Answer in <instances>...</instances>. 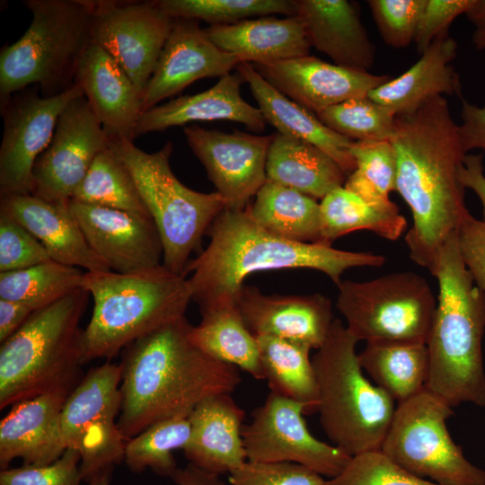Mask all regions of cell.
<instances>
[{
    "label": "cell",
    "instance_id": "cell-1",
    "mask_svg": "<svg viewBox=\"0 0 485 485\" xmlns=\"http://www.w3.org/2000/svg\"><path fill=\"white\" fill-rule=\"evenodd\" d=\"M390 141L397 161L395 191L413 217L405 242L410 257L429 270L438 249L470 213L459 178L468 153L445 96L395 116Z\"/></svg>",
    "mask_w": 485,
    "mask_h": 485
},
{
    "label": "cell",
    "instance_id": "cell-2",
    "mask_svg": "<svg viewBox=\"0 0 485 485\" xmlns=\"http://www.w3.org/2000/svg\"><path fill=\"white\" fill-rule=\"evenodd\" d=\"M191 326L183 317L124 349L118 425L125 441L158 421L190 415L204 399L231 393L240 384L236 366L192 343Z\"/></svg>",
    "mask_w": 485,
    "mask_h": 485
},
{
    "label": "cell",
    "instance_id": "cell-3",
    "mask_svg": "<svg viewBox=\"0 0 485 485\" xmlns=\"http://www.w3.org/2000/svg\"><path fill=\"white\" fill-rule=\"evenodd\" d=\"M207 249L190 260L183 276L192 300L203 312L225 301L236 302L246 277L253 272L312 269L326 274L337 286L341 275L354 267H380L385 257L355 252L321 243L297 242L260 226L247 208L225 207L209 226Z\"/></svg>",
    "mask_w": 485,
    "mask_h": 485
},
{
    "label": "cell",
    "instance_id": "cell-4",
    "mask_svg": "<svg viewBox=\"0 0 485 485\" xmlns=\"http://www.w3.org/2000/svg\"><path fill=\"white\" fill-rule=\"evenodd\" d=\"M428 271L438 281L439 294L426 344V388L453 408L462 403L483 408L485 293L463 264L456 233L438 249Z\"/></svg>",
    "mask_w": 485,
    "mask_h": 485
},
{
    "label": "cell",
    "instance_id": "cell-5",
    "mask_svg": "<svg viewBox=\"0 0 485 485\" xmlns=\"http://www.w3.org/2000/svg\"><path fill=\"white\" fill-rule=\"evenodd\" d=\"M83 287L93 299L82 331L84 363L111 358L136 340L185 317L192 294L188 278L163 264L137 273L85 271Z\"/></svg>",
    "mask_w": 485,
    "mask_h": 485
},
{
    "label": "cell",
    "instance_id": "cell-6",
    "mask_svg": "<svg viewBox=\"0 0 485 485\" xmlns=\"http://www.w3.org/2000/svg\"><path fill=\"white\" fill-rule=\"evenodd\" d=\"M90 294L79 288L34 311L0 348V410L57 389H74L84 363L80 320Z\"/></svg>",
    "mask_w": 485,
    "mask_h": 485
},
{
    "label": "cell",
    "instance_id": "cell-7",
    "mask_svg": "<svg viewBox=\"0 0 485 485\" xmlns=\"http://www.w3.org/2000/svg\"><path fill=\"white\" fill-rule=\"evenodd\" d=\"M358 341L334 319L312 358L320 424L332 445L349 456L380 450L396 410L394 401L365 376L356 352Z\"/></svg>",
    "mask_w": 485,
    "mask_h": 485
},
{
    "label": "cell",
    "instance_id": "cell-8",
    "mask_svg": "<svg viewBox=\"0 0 485 485\" xmlns=\"http://www.w3.org/2000/svg\"><path fill=\"white\" fill-rule=\"evenodd\" d=\"M31 22L0 52L1 102L31 85L45 97L75 84L83 55L93 43V0H25Z\"/></svg>",
    "mask_w": 485,
    "mask_h": 485
},
{
    "label": "cell",
    "instance_id": "cell-9",
    "mask_svg": "<svg viewBox=\"0 0 485 485\" xmlns=\"http://www.w3.org/2000/svg\"><path fill=\"white\" fill-rule=\"evenodd\" d=\"M110 146L131 173L157 227L163 248L162 264L183 276L190 254L227 207L225 199L216 191L193 190L178 180L170 165L172 141L154 153L125 139H110Z\"/></svg>",
    "mask_w": 485,
    "mask_h": 485
},
{
    "label": "cell",
    "instance_id": "cell-10",
    "mask_svg": "<svg viewBox=\"0 0 485 485\" xmlns=\"http://www.w3.org/2000/svg\"><path fill=\"white\" fill-rule=\"evenodd\" d=\"M336 306L348 330L369 344H427L436 301L428 281L413 271L338 286Z\"/></svg>",
    "mask_w": 485,
    "mask_h": 485
},
{
    "label": "cell",
    "instance_id": "cell-11",
    "mask_svg": "<svg viewBox=\"0 0 485 485\" xmlns=\"http://www.w3.org/2000/svg\"><path fill=\"white\" fill-rule=\"evenodd\" d=\"M453 407L427 388L398 403L381 451L409 472L439 485H485L452 439L446 421Z\"/></svg>",
    "mask_w": 485,
    "mask_h": 485
},
{
    "label": "cell",
    "instance_id": "cell-12",
    "mask_svg": "<svg viewBox=\"0 0 485 485\" xmlns=\"http://www.w3.org/2000/svg\"><path fill=\"white\" fill-rule=\"evenodd\" d=\"M121 374V365L109 361L92 368L70 392L62 410L64 446L80 454V473L87 483L100 472L124 461L126 441L116 421L122 404Z\"/></svg>",
    "mask_w": 485,
    "mask_h": 485
},
{
    "label": "cell",
    "instance_id": "cell-13",
    "mask_svg": "<svg viewBox=\"0 0 485 485\" xmlns=\"http://www.w3.org/2000/svg\"><path fill=\"white\" fill-rule=\"evenodd\" d=\"M84 95L75 84L51 97L33 85L1 102L4 131L0 146V197L31 194L32 171L49 146L58 119L67 105Z\"/></svg>",
    "mask_w": 485,
    "mask_h": 485
},
{
    "label": "cell",
    "instance_id": "cell-14",
    "mask_svg": "<svg viewBox=\"0 0 485 485\" xmlns=\"http://www.w3.org/2000/svg\"><path fill=\"white\" fill-rule=\"evenodd\" d=\"M304 415L303 403L270 392L242 427L247 461L296 463L330 479L340 473L351 456L314 437Z\"/></svg>",
    "mask_w": 485,
    "mask_h": 485
},
{
    "label": "cell",
    "instance_id": "cell-15",
    "mask_svg": "<svg viewBox=\"0 0 485 485\" xmlns=\"http://www.w3.org/2000/svg\"><path fill=\"white\" fill-rule=\"evenodd\" d=\"M173 18L156 1L93 0V43L110 54L143 95Z\"/></svg>",
    "mask_w": 485,
    "mask_h": 485
},
{
    "label": "cell",
    "instance_id": "cell-16",
    "mask_svg": "<svg viewBox=\"0 0 485 485\" xmlns=\"http://www.w3.org/2000/svg\"><path fill=\"white\" fill-rule=\"evenodd\" d=\"M110 138L85 98L74 99L60 115L48 148L36 161L32 195L68 204Z\"/></svg>",
    "mask_w": 485,
    "mask_h": 485
},
{
    "label": "cell",
    "instance_id": "cell-17",
    "mask_svg": "<svg viewBox=\"0 0 485 485\" xmlns=\"http://www.w3.org/2000/svg\"><path fill=\"white\" fill-rule=\"evenodd\" d=\"M187 142L204 165L227 207L245 209L267 180L266 163L273 135L231 133L185 126Z\"/></svg>",
    "mask_w": 485,
    "mask_h": 485
},
{
    "label": "cell",
    "instance_id": "cell-18",
    "mask_svg": "<svg viewBox=\"0 0 485 485\" xmlns=\"http://www.w3.org/2000/svg\"><path fill=\"white\" fill-rule=\"evenodd\" d=\"M70 208L92 250L118 273L156 268L163 248L151 216L71 200Z\"/></svg>",
    "mask_w": 485,
    "mask_h": 485
},
{
    "label": "cell",
    "instance_id": "cell-19",
    "mask_svg": "<svg viewBox=\"0 0 485 485\" xmlns=\"http://www.w3.org/2000/svg\"><path fill=\"white\" fill-rule=\"evenodd\" d=\"M252 66L273 87L315 115L347 100L367 95L392 78L310 55Z\"/></svg>",
    "mask_w": 485,
    "mask_h": 485
},
{
    "label": "cell",
    "instance_id": "cell-20",
    "mask_svg": "<svg viewBox=\"0 0 485 485\" xmlns=\"http://www.w3.org/2000/svg\"><path fill=\"white\" fill-rule=\"evenodd\" d=\"M240 59L220 49L197 20H173L170 35L142 95V112L195 81L230 74Z\"/></svg>",
    "mask_w": 485,
    "mask_h": 485
},
{
    "label": "cell",
    "instance_id": "cell-21",
    "mask_svg": "<svg viewBox=\"0 0 485 485\" xmlns=\"http://www.w3.org/2000/svg\"><path fill=\"white\" fill-rule=\"evenodd\" d=\"M236 304L255 337L270 335L315 349L324 343L334 320L331 300L321 294L267 295L243 286Z\"/></svg>",
    "mask_w": 485,
    "mask_h": 485
},
{
    "label": "cell",
    "instance_id": "cell-22",
    "mask_svg": "<svg viewBox=\"0 0 485 485\" xmlns=\"http://www.w3.org/2000/svg\"><path fill=\"white\" fill-rule=\"evenodd\" d=\"M73 389H57L12 406L0 422V468L15 458L23 464L47 465L66 450L61 434V413Z\"/></svg>",
    "mask_w": 485,
    "mask_h": 485
},
{
    "label": "cell",
    "instance_id": "cell-23",
    "mask_svg": "<svg viewBox=\"0 0 485 485\" xmlns=\"http://www.w3.org/2000/svg\"><path fill=\"white\" fill-rule=\"evenodd\" d=\"M75 83L109 138L133 141L142 94L115 59L92 43L80 59Z\"/></svg>",
    "mask_w": 485,
    "mask_h": 485
},
{
    "label": "cell",
    "instance_id": "cell-24",
    "mask_svg": "<svg viewBox=\"0 0 485 485\" xmlns=\"http://www.w3.org/2000/svg\"><path fill=\"white\" fill-rule=\"evenodd\" d=\"M69 203L50 202L32 194L8 195L0 198V212L36 237L52 260L84 271L110 270L89 246Z\"/></svg>",
    "mask_w": 485,
    "mask_h": 485
},
{
    "label": "cell",
    "instance_id": "cell-25",
    "mask_svg": "<svg viewBox=\"0 0 485 485\" xmlns=\"http://www.w3.org/2000/svg\"><path fill=\"white\" fill-rule=\"evenodd\" d=\"M242 83L245 82L238 72L230 73L204 92L158 104L140 114L135 136L187 126L195 121L215 120L238 122L254 132H261L267 121L259 108L242 98Z\"/></svg>",
    "mask_w": 485,
    "mask_h": 485
},
{
    "label": "cell",
    "instance_id": "cell-26",
    "mask_svg": "<svg viewBox=\"0 0 485 485\" xmlns=\"http://www.w3.org/2000/svg\"><path fill=\"white\" fill-rule=\"evenodd\" d=\"M244 411L230 393L209 396L198 403L189 416L190 436L183 449L196 467L220 475L247 462L242 429Z\"/></svg>",
    "mask_w": 485,
    "mask_h": 485
},
{
    "label": "cell",
    "instance_id": "cell-27",
    "mask_svg": "<svg viewBox=\"0 0 485 485\" xmlns=\"http://www.w3.org/2000/svg\"><path fill=\"white\" fill-rule=\"evenodd\" d=\"M311 47L336 65L360 70L375 62V48L354 4L347 0H295Z\"/></svg>",
    "mask_w": 485,
    "mask_h": 485
},
{
    "label": "cell",
    "instance_id": "cell-28",
    "mask_svg": "<svg viewBox=\"0 0 485 485\" xmlns=\"http://www.w3.org/2000/svg\"><path fill=\"white\" fill-rule=\"evenodd\" d=\"M456 55V41L448 34L440 36L407 71L372 90L368 96L395 116L411 113L438 96H461L460 76L452 66Z\"/></svg>",
    "mask_w": 485,
    "mask_h": 485
},
{
    "label": "cell",
    "instance_id": "cell-29",
    "mask_svg": "<svg viewBox=\"0 0 485 485\" xmlns=\"http://www.w3.org/2000/svg\"><path fill=\"white\" fill-rule=\"evenodd\" d=\"M205 31L220 49L236 56L241 63L259 64L307 56L311 48L297 15H268L229 24H211Z\"/></svg>",
    "mask_w": 485,
    "mask_h": 485
},
{
    "label": "cell",
    "instance_id": "cell-30",
    "mask_svg": "<svg viewBox=\"0 0 485 485\" xmlns=\"http://www.w3.org/2000/svg\"><path fill=\"white\" fill-rule=\"evenodd\" d=\"M237 72L250 86L258 102V108L267 123L278 133L310 143L326 152L346 174L356 168L350 147L353 140L343 137L328 127L302 105L287 98L268 83L251 63H240Z\"/></svg>",
    "mask_w": 485,
    "mask_h": 485
},
{
    "label": "cell",
    "instance_id": "cell-31",
    "mask_svg": "<svg viewBox=\"0 0 485 485\" xmlns=\"http://www.w3.org/2000/svg\"><path fill=\"white\" fill-rule=\"evenodd\" d=\"M346 173L319 147L280 133L273 134L269 149L267 180L294 189L314 199L344 186Z\"/></svg>",
    "mask_w": 485,
    "mask_h": 485
},
{
    "label": "cell",
    "instance_id": "cell-32",
    "mask_svg": "<svg viewBox=\"0 0 485 485\" xmlns=\"http://www.w3.org/2000/svg\"><path fill=\"white\" fill-rule=\"evenodd\" d=\"M201 313L200 323L190 331L192 343L212 358L265 380L256 337L246 326L236 302H220Z\"/></svg>",
    "mask_w": 485,
    "mask_h": 485
},
{
    "label": "cell",
    "instance_id": "cell-33",
    "mask_svg": "<svg viewBox=\"0 0 485 485\" xmlns=\"http://www.w3.org/2000/svg\"><path fill=\"white\" fill-rule=\"evenodd\" d=\"M320 215L318 243L330 246L337 238L357 230H369L384 239L396 241L407 229L406 218L394 202L373 205L344 186L334 189L322 199Z\"/></svg>",
    "mask_w": 485,
    "mask_h": 485
},
{
    "label": "cell",
    "instance_id": "cell-34",
    "mask_svg": "<svg viewBox=\"0 0 485 485\" xmlns=\"http://www.w3.org/2000/svg\"><path fill=\"white\" fill-rule=\"evenodd\" d=\"M262 370L271 392L301 402L305 415L317 412L319 389L310 347L288 340L256 337Z\"/></svg>",
    "mask_w": 485,
    "mask_h": 485
},
{
    "label": "cell",
    "instance_id": "cell-35",
    "mask_svg": "<svg viewBox=\"0 0 485 485\" xmlns=\"http://www.w3.org/2000/svg\"><path fill=\"white\" fill-rule=\"evenodd\" d=\"M247 210L260 226L275 235L297 242H319L320 204L302 192L266 180Z\"/></svg>",
    "mask_w": 485,
    "mask_h": 485
},
{
    "label": "cell",
    "instance_id": "cell-36",
    "mask_svg": "<svg viewBox=\"0 0 485 485\" xmlns=\"http://www.w3.org/2000/svg\"><path fill=\"white\" fill-rule=\"evenodd\" d=\"M362 369L398 403L426 388L429 357L426 344H369L358 354Z\"/></svg>",
    "mask_w": 485,
    "mask_h": 485
},
{
    "label": "cell",
    "instance_id": "cell-37",
    "mask_svg": "<svg viewBox=\"0 0 485 485\" xmlns=\"http://www.w3.org/2000/svg\"><path fill=\"white\" fill-rule=\"evenodd\" d=\"M85 271L55 260L0 272V298L38 310L83 287Z\"/></svg>",
    "mask_w": 485,
    "mask_h": 485
},
{
    "label": "cell",
    "instance_id": "cell-38",
    "mask_svg": "<svg viewBox=\"0 0 485 485\" xmlns=\"http://www.w3.org/2000/svg\"><path fill=\"white\" fill-rule=\"evenodd\" d=\"M71 200L151 216L131 173L110 146L96 156Z\"/></svg>",
    "mask_w": 485,
    "mask_h": 485
},
{
    "label": "cell",
    "instance_id": "cell-39",
    "mask_svg": "<svg viewBox=\"0 0 485 485\" xmlns=\"http://www.w3.org/2000/svg\"><path fill=\"white\" fill-rule=\"evenodd\" d=\"M190 415L158 421L126 441L124 462L130 471L150 468L161 476L172 477L178 469L173 451L184 449L190 436Z\"/></svg>",
    "mask_w": 485,
    "mask_h": 485
},
{
    "label": "cell",
    "instance_id": "cell-40",
    "mask_svg": "<svg viewBox=\"0 0 485 485\" xmlns=\"http://www.w3.org/2000/svg\"><path fill=\"white\" fill-rule=\"evenodd\" d=\"M350 154L356 163L344 188L376 206L392 203L390 193L396 190L397 161L391 141H354Z\"/></svg>",
    "mask_w": 485,
    "mask_h": 485
},
{
    "label": "cell",
    "instance_id": "cell-41",
    "mask_svg": "<svg viewBox=\"0 0 485 485\" xmlns=\"http://www.w3.org/2000/svg\"><path fill=\"white\" fill-rule=\"evenodd\" d=\"M334 132L357 142L390 141L395 115L368 94L331 106L316 115Z\"/></svg>",
    "mask_w": 485,
    "mask_h": 485
},
{
    "label": "cell",
    "instance_id": "cell-42",
    "mask_svg": "<svg viewBox=\"0 0 485 485\" xmlns=\"http://www.w3.org/2000/svg\"><path fill=\"white\" fill-rule=\"evenodd\" d=\"M172 18L229 24L270 14L295 15V0H155Z\"/></svg>",
    "mask_w": 485,
    "mask_h": 485
},
{
    "label": "cell",
    "instance_id": "cell-43",
    "mask_svg": "<svg viewBox=\"0 0 485 485\" xmlns=\"http://www.w3.org/2000/svg\"><path fill=\"white\" fill-rule=\"evenodd\" d=\"M326 485H439L419 478L392 462L381 450L351 456L337 476Z\"/></svg>",
    "mask_w": 485,
    "mask_h": 485
},
{
    "label": "cell",
    "instance_id": "cell-44",
    "mask_svg": "<svg viewBox=\"0 0 485 485\" xmlns=\"http://www.w3.org/2000/svg\"><path fill=\"white\" fill-rule=\"evenodd\" d=\"M428 0H369L367 4L384 43L402 48L414 41Z\"/></svg>",
    "mask_w": 485,
    "mask_h": 485
},
{
    "label": "cell",
    "instance_id": "cell-45",
    "mask_svg": "<svg viewBox=\"0 0 485 485\" xmlns=\"http://www.w3.org/2000/svg\"><path fill=\"white\" fill-rule=\"evenodd\" d=\"M51 260L40 243L26 228L0 212V272L30 268Z\"/></svg>",
    "mask_w": 485,
    "mask_h": 485
},
{
    "label": "cell",
    "instance_id": "cell-46",
    "mask_svg": "<svg viewBox=\"0 0 485 485\" xmlns=\"http://www.w3.org/2000/svg\"><path fill=\"white\" fill-rule=\"evenodd\" d=\"M80 454L67 448L50 464H23L1 470L0 485H80Z\"/></svg>",
    "mask_w": 485,
    "mask_h": 485
},
{
    "label": "cell",
    "instance_id": "cell-47",
    "mask_svg": "<svg viewBox=\"0 0 485 485\" xmlns=\"http://www.w3.org/2000/svg\"><path fill=\"white\" fill-rule=\"evenodd\" d=\"M229 485H326V481L296 463L247 461L230 473Z\"/></svg>",
    "mask_w": 485,
    "mask_h": 485
},
{
    "label": "cell",
    "instance_id": "cell-48",
    "mask_svg": "<svg viewBox=\"0 0 485 485\" xmlns=\"http://www.w3.org/2000/svg\"><path fill=\"white\" fill-rule=\"evenodd\" d=\"M472 0H428L414 42L423 53L440 36L448 34V28L461 14H465Z\"/></svg>",
    "mask_w": 485,
    "mask_h": 485
},
{
    "label": "cell",
    "instance_id": "cell-49",
    "mask_svg": "<svg viewBox=\"0 0 485 485\" xmlns=\"http://www.w3.org/2000/svg\"><path fill=\"white\" fill-rule=\"evenodd\" d=\"M456 237L463 264L485 293V221L468 213L456 230Z\"/></svg>",
    "mask_w": 485,
    "mask_h": 485
},
{
    "label": "cell",
    "instance_id": "cell-50",
    "mask_svg": "<svg viewBox=\"0 0 485 485\" xmlns=\"http://www.w3.org/2000/svg\"><path fill=\"white\" fill-rule=\"evenodd\" d=\"M461 118L459 135L465 151L485 150V105L479 107L462 98Z\"/></svg>",
    "mask_w": 485,
    "mask_h": 485
},
{
    "label": "cell",
    "instance_id": "cell-51",
    "mask_svg": "<svg viewBox=\"0 0 485 485\" xmlns=\"http://www.w3.org/2000/svg\"><path fill=\"white\" fill-rule=\"evenodd\" d=\"M463 186L472 190L482 206V220L485 221V174L483 154H466L459 171Z\"/></svg>",
    "mask_w": 485,
    "mask_h": 485
},
{
    "label": "cell",
    "instance_id": "cell-52",
    "mask_svg": "<svg viewBox=\"0 0 485 485\" xmlns=\"http://www.w3.org/2000/svg\"><path fill=\"white\" fill-rule=\"evenodd\" d=\"M34 311L26 304L0 298V343L15 333Z\"/></svg>",
    "mask_w": 485,
    "mask_h": 485
},
{
    "label": "cell",
    "instance_id": "cell-53",
    "mask_svg": "<svg viewBox=\"0 0 485 485\" xmlns=\"http://www.w3.org/2000/svg\"><path fill=\"white\" fill-rule=\"evenodd\" d=\"M177 485H225L219 475L205 472L189 463L178 468L172 477Z\"/></svg>",
    "mask_w": 485,
    "mask_h": 485
},
{
    "label": "cell",
    "instance_id": "cell-54",
    "mask_svg": "<svg viewBox=\"0 0 485 485\" xmlns=\"http://www.w3.org/2000/svg\"><path fill=\"white\" fill-rule=\"evenodd\" d=\"M465 15L474 27L472 41L477 50H485V0H472Z\"/></svg>",
    "mask_w": 485,
    "mask_h": 485
},
{
    "label": "cell",
    "instance_id": "cell-55",
    "mask_svg": "<svg viewBox=\"0 0 485 485\" xmlns=\"http://www.w3.org/2000/svg\"><path fill=\"white\" fill-rule=\"evenodd\" d=\"M113 468H108L100 472L89 482L88 485H110Z\"/></svg>",
    "mask_w": 485,
    "mask_h": 485
}]
</instances>
